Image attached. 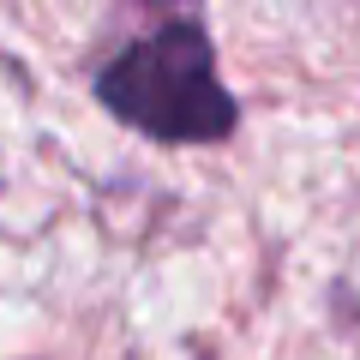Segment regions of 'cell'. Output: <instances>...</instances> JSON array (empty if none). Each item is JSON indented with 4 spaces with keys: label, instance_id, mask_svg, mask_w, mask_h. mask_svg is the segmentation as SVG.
<instances>
[{
    "label": "cell",
    "instance_id": "cell-1",
    "mask_svg": "<svg viewBox=\"0 0 360 360\" xmlns=\"http://www.w3.org/2000/svg\"><path fill=\"white\" fill-rule=\"evenodd\" d=\"M96 96L127 127L156 132V139H180V144L222 139L234 127V96L222 90L217 60H210V37L193 18L150 30L115 66H103Z\"/></svg>",
    "mask_w": 360,
    "mask_h": 360
}]
</instances>
